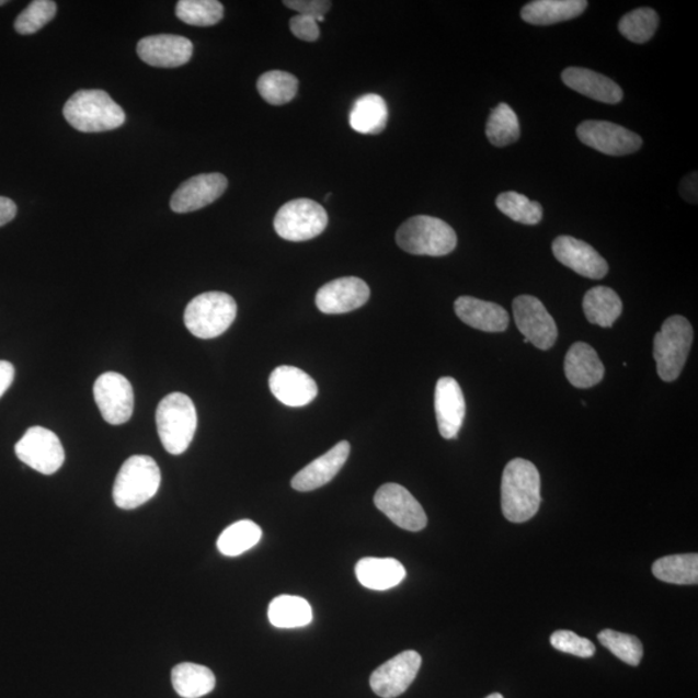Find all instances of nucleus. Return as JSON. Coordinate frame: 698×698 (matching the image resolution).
Returning <instances> with one entry per match:
<instances>
[{
  "label": "nucleus",
  "mask_w": 698,
  "mask_h": 698,
  "mask_svg": "<svg viewBox=\"0 0 698 698\" xmlns=\"http://www.w3.org/2000/svg\"><path fill=\"white\" fill-rule=\"evenodd\" d=\"M227 188L228 179L219 172L191 178L180 185L172 196L171 210L176 214L201 210L220 198Z\"/></svg>",
  "instance_id": "nucleus-15"
},
{
  "label": "nucleus",
  "mask_w": 698,
  "mask_h": 698,
  "mask_svg": "<svg viewBox=\"0 0 698 698\" xmlns=\"http://www.w3.org/2000/svg\"><path fill=\"white\" fill-rule=\"evenodd\" d=\"M328 222L325 208L312 199L299 198L281 207L273 225L281 239L304 242L320 236Z\"/></svg>",
  "instance_id": "nucleus-8"
},
{
  "label": "nucleus",
  "mask_w": 698,
  "mask_h": 698,
  "mask_svg": "<svg viewBox=\"0 0 698 698\" xmlns=\"http://www.w3.org/2000/svg\"><path fill=\"white\" fill-rule=\"evenodd\" d=\"M5 3V0H0V5H4Z\"/></svg>",
  "instance_id": "nucleus-47"
},
{
  "label": "nucleus",
  "mask_w": 698,
  "mask_h": 698,
  "mask_svg": "<svg viewBox=\"0 0 698 698\" xmlns=\"http://www.w3.org/2000/svg\"><path fill=\"white\" fill-rule=\"evenodd\" d=\"M161 470L149 456L128 458L117 474L113 500L122 510H135L152 500L161 487Z\"/></svg>",
  "instance_id": "nucleus-5"
},
{
  "label": "nucleus",
  "mask_w": 698,
  "mask_h": 698,
  "mask_svg": "<svg viewBox=\"0 0 698 698\" xmlns=\"http://www.w3.org/2000/svg\"><path fill=\"white\" fill-rule=\"evenodd\" d=\"M171 679L176 694L183 698L204 697L213 693L216 685L210 668L192 662H184L172 668Z\"/></svg>",
  "instance_id": "nucleus-29"
},
{
  "label": "nucleus",
  "mask_w": 698,
  "mask_h": 698,
  "mask_svg": "<svg viewBox=\"0 0 698 698\" xmlns=\"http://www.w3.org/2000/svg\"><path fill=\"white\" fill-rule=\"evenodd\" d=\"M93 396L106 423L119 426L131 420L134 390L131 384L119 373H104L93 386Z\"/></svg>",
  "instance_id": "nucleus-11"
},
{
  "label": "nucleus",
  "mask_w": 698,
  "mask_h": 698,
  "mask_svg": "<svg viewBox=\"0 0 698 698\" xmlns=\"http://www.w3.org/2000/svg\"><path fill=\"white\" fill-rule=\"evenodd\" d=\"M18 214V206L12 199L0 197V227L9 225Z\"/></svg>",
  "instance_id": "nucleus-45"
},
{
  "label": "nucleus",
  "mask_w": 698,
  "mask_h": 698,
  "mask_svg": "<svg viewBox=\"0 0 698 698\" xmlns=\"http://www.w3.org/2000/svg\"><path fill=\"white\" fill-rule=\"evenodd\" d=\"M577 136L585 146L608 156H628L643 146L636 133L606 121H586L577 128Z\"/></svg>",
  "instance_id": "nucleus-13"
},
{
  "label": "nucleus",
  "mask_w": 698,
  "mask_h": 698,
  "mask_svg": "<svg viewBox=\"0 0 698 698\" xmlns=\"http://www.w3.org/2000/svg\"><path fill=\"white\" fill-rule=\"evenodd\" d=\"M455 311L466 325L487 333H502L508 328L510 318L506 309L492 301L460 297L456 300Z\"/></svg>",
  "instance_id": "nucleus-23"
},
{
  "label": "nucleus",
  "mask_w": 698,
  "mask_h": 698,
  "mask_svg": "<svg viewBox=\"0 0 698 698\" xmlns=\"http://www.w3.org/2000/svg\"><path fill=\"white\" fill-rule=\"evenodd\" d=\"M261 96L271 105H285L297 96L299 81L287 71L271 70L258 79L256 84Z\"/></svg>",
  "instance_id": "nucleus-34"
},
{
  "label": "nucleus",
  "mask_w": 698,
  "mask_h": 698,
  "mask_svg": "<svg viewBox=\"0 0 698 698\" xmlns=\"http://www.w3.org/2000/svg\"><path fill=\"white\" fill-rule=\"evenodd\" d=\"M551 645L560 652L570 653L581 659H590L595 654L594 643L573 631L559 630L553 632Z\"/></svg>",
  "instance_id": "nucleus-40"
},
{
  "label": "nucleus",
  "mask_w": 698,
  "mask_h": 698,
  "mask_svg": "<svg viewBox=\"0 0 698 698\" xmlns=\"http://www.w3.org/2000/svg\"><path fill=\"white\" fill-rule=\"evenodd\" d=\"M399 248L413 255L445 256L457 248V234L448 222L434 216L408 219L396 233Z\"/></svg>",
  "instance_id": "nucleus-4"
},
{
  "label": "nucleus",
  "mask_w": 698,
  "mask_h": 698,
  "mask_svg": "<svg viewBox=\"0 0 698 698\" xmlns=\"http://www.w3.org/2000/svg\"><path fill=\"white\" fill-rule=\"evenodd\" d=\"M138 55L150 67L179 68L191 61L193 43L180 35H150L139 42Z\"/></svg>",
  "instance_id": "nucleus-19"
},
{
  "label": "nucleus",
  "mask_w": 698,
  "mask_h": 698,
  "mask_svg": "<svg viewBox=\"0 0 698 698\" xmlns=\"http://www.w3.org/2000/svg\"><path fill=\"white\" fill-rule=\"evenodd\" d=\"M18 458L31 469L43 474H53L61 469L65 450L60 438L53 431L35 426L14 446Z\"/></svg>",
  "instance_id": "nucleus-9"
},
{
  "label": "nucleus",
  "mask_w": 698,
  "mask_h": 698,
  "mask_svg": "<svg viewBox=\"0 0 698 698\" xmlns=\"http://www.w3.org/2000/svg\"><path fill=\"white\" fill-rule=\"evenodd\" d=\"M680 194L683 198L689 201L690 204H696L697 201V172L688 175L685 180H682Z\"/></svg>",
  "instance_id": "nucleus-44"
},
{
  "label": "nucleus",
  "mask_w": 698,
  "mask_h": 698,
  "mask_svg": "<svg viewBox=\"0 0 698 698\" xmlns=\"http://www.w3.org/2000/svg\"><path fill=\"white\" fill-rule=\"evenodd\" d=\"M513 311L517 329L528 343L542 351L553 347L558 340L557 322L541 300L520 295L514 300Z\"/></svg>",
  "instance_id": "nucleus-10"
},
{
  "label": "nucleus",
  "mask_w": 698,
  "mask_h": 698,
  "mask_svg": "<svg viewBox=\"0 0 698 698\" xmlns=\"http://www.w3.org/2000/svg\"><path fill=\"white\" fill-rule=\"evenodd\" d=\"M422 657L419 652L405 651L379 666L370 676L374 694L394 698L404 694L419 675Z\"/></svg>",
  "instance_id": "nucleus-14"
},
{
  "label": "nucleus",
  "mask_w": 698,
  "mask_h": 698,
  "mask_svg": "<svg viewBox=\"0 0 698 698\" xmlns=\"http://www.w3.org/2000/svg\"><path fill=\"white\" fill-rule=\"evenodd\" d=\"M565 376L577 388L599 385L604 378V365L596 351L586 343H574L565 357Z\"/></svg>",
  "instance_id": "nucleus-24"
},
{
  "label": "nucleus",
  "mask_w": 698,
  "mask_h": 698,
  "mask_svg": "<svg viewBox=\"0 0 698 698\" xmlns=\"http://www.w3.org/2000/svg\"><path fill=\"white\" fill-rule=\"evenodd\" d=\"M56 12L57 5L53 0H34L19 14L14 28L21 35L37 33L55 18Z\"/></svg>",
  "instance_id": "nucleus-39"
},
{
  "label": "nucleus",
  "mask_w": 698,
  "mask_h": 698,
  "mask_svg": "<svg viewBox=\"0 0 698 698\" xmlns=\"http://www.w3.org/2000/svg\"><path fill=\"white\" fill-rule=\"evenodd\" d=\"M262 529L251 520L237 522L222 531L218 539V549L222 556L234 558L253 549L261 541Z\"/></svg>",
  "instance_id": "nucleus-32"
},
{
  "label": "nucleus",
  "mask_w": 698,
  "mask_h": 698,
  "mask_svg": "<svg viewBox=\"0 0 698 698\" xmlns=\"http://www.w3.org/2000/svg\"><path fill=\"white\" fill-rule=\"evenodd\" d=\"M14 379V366L0 359V398L9 390Z\"/></svg>",
  "instance_id": "nucleus-43"
},
{
  "label": "nucleus",
  "mask_w": 698,
  "mask_h": 698,
  "mask_svg": "<svg viewBox=\"0 0 698 698\" xmlns=\"http://www.w3.org/2000/svg\"><path fill=\"white\" fill-rule=\"evenodd\" d=\"M388 122V107L384 98L368 93L358 98L350 113V125L356 133L377 135L384 133Z\"/></svg>",
  "instance_id": "nucleus-27"
},
{
  "label": "nucleus",
  "mask_w": 698,
  "mask_h": 698,
  "mask_svg": "<svg viewBox=\"0 0 698 698\" xmlns=\"http://www.w3.org/2000/svg\"><path fill=\"white\" fill-rule=\"evenodd\" d=\"M284 4L301 16L312 18L316 21L325 16L331 9V2L327 0H285Z\"/></svg>",
  "instance_id": "nucleus-41"
},
{
  "label": "nucleus",
  "mask_w": 698,
  "mask_h": 698,
  "mask_svg": "<svg viewBox=\"0 0 698 698\" xmlns=\"http://www.w3.org/2000/svg\"><path fill=\"white\" fill-rule=\"evenodd\" d=\"M495 206L511 220L525 226H536L543 218V208L536 201H530L517 192L501 193L495 199Z\"/></svg>",
  "instance_id": "nucleus-35"
},
{
  "label": "nucleus",
  "mask_w": 698,
  "mask_h": 698,
  "mask_svg": "<svg viewBox=\"0 0 698 698\" xmlns=\"http://www.w3.org/2000/svg\"><path fill=\"white\" fill-rule=\"evenodd\" d=\"M197 410L190 396L174 392L157 408L158 436L165 451L179 456L190 448L197 430Z\"/></svg>",
  "instance_id": "nucleus-3"
},
{
  "label": "nucleus",
  "mask_w": 698,
  "mask_h": 698,
  "mask_svg": "<svg viewBox=\"0 0 698 698\" xmlns=\"http://www.w3.org/2000/svg\"><path fill=\"white\" fill-rule=\"evenodd\" d=\"M654 577L667 584L697 585L698 556L697 553H682L661 558L652 567Z\"/></svg>",
  "instance_id": "nucleus-31"
},
{
  "label": "nucleus",
  "mask_w": 698,
  "mask_h": 698,
  "mask_svg": "<svg viewBox=\"0 0 698 698\" xmlns=\"http://www.w3.org/2000/svg\"><path fill=\"white\" fill-rule=\"evenodd\" d=\"M485 135L496 148L507 147L519 140V118L510 105L501 103L494 107L487 122Z\"/></svg>",
  "instance_id": "nucleus-33"
},
{
  "label": "nucleus",
  "mask_w": 698,
  "mask_h": 698,
  "mask_svg": "<svg viewBox=\"0 0 698 698\" xmlns=\"http://www.w3.org/2000/svg\"><path fill=\"white\" fill-rule=\"evenodd\" d=\"M659 26V14L652 9H638L625 14L618 24V31L626 39L642 45L652 39Z\"/></svg>",
  "instance_id": "nucleus-37"
},
{
  "label": "nucleus",
  "mask_w": 698,
  "mask_h": 698,
  "mask_svg": "<svg viewBox=\"0 0 698 698\" xmlns=\"http://www.w3.org/2000/svg\"><path fill=\"white\" fill-rule=\"evenodd\" d=\"M552 253L558 261L580 276L592 279L606 277L608 263L588 243L571 236H560L552 242Z\"/></svg>",
  "instance_id": "nucleus-17"
},
{
  "label": "nucleus",
  "mask_w": 698,
  "mask_h": 698,
  "mask_svg": "<svg viewBox=\"0 0 698 698\" xmlns=\"http://www.w3.org/2000/svg\"><path fill=\"white\" fill-rule=\"evenodd\" d=\"M584 312L590 323L610 328L622 313V301L615 290L607 286H596L584 298Z\"/></svg>",
  "instance_id": "nucleus-28"
},
{
  "label": "nucleus",
  "mask_w": 698,
  "mask_h": 698,
  "mask_svg": "<svg viewBox=\"0 0 698 698\" xmlns=\"http://www.w3.org/2000/svg\"><path fill=\"white\" fill-rule=\"evenodd\" d=\"M435 412L438 431L446 440L457 438L466 416V400L455 378L438 379L435 390Z\"/></svg>",
  "instance_id": "nucleus-18"
},
{
  "label": "nucleus",
  "mask_w": 698,
  "mask_h": 698,
  "mask_svg": "<svg viewBox=\"0 0 698 698\" xmlns=\"http://www.w3.org/2000/svg\"><path fill=\"white\" fill-rule=\"evenodd\" d=\"M694 343V328L683 316H672L654 336L653 356L662 380L674 381L685 368Z\"/></svg>",
  "instance_id": "nucleus-7"
},
{
  "label": "nucleus",
  "mask_w": 698,
  "mask_h": 698,
  "mask_svg": "<svg viewBox=\"0 0 698 698\" xmlns=\"http://www.w3.org/2000/svg\"><path fill=\"white\" fill-rule=\"evenodd\" d=\"M64 117L81 133H105L125 124L126 114L102 90H82L75 93L64 106Z\"/></svg>",
  "instance_id": "nucleus-2"
},
{
  "label": "nucleus",
  "mask_w": 698,
  "mask_h": 698,
  "mask_svg": "<svg viewBox=\"0 0 698 698\" xmlns=\"http://www.w3.org/2000/svg\"><path fill=\"white\" fill-rule=\"evenodd\" d=\"M271 392L275 398L290 408H301L319 394L318 385L307 373L294 366H278L270 377Z\"/></svg>",
  "instance_id": "nucleus-20"
},
{
  "label": "nucleus",
  "mask_w": 698,
  "mask_h": 698,
  "mask_svg": "<svg viewBox=\"0 0 698 698\" xmlns=\"http://www.w3.org/2000/svg\"><path fill=\"white\" fill-rule=\"evenodd\" d=\"M356 577L364 587L386 592L407 577L404 565L391 558H364L356 564Z\"/></svg>",
  "instance_id": "nucleus-25"
},
{
  "label": "nucleus",
  "mask_w": 698,
  "mask_h": 698,
  "mask_svg": "<svg viewBox=\"0 0 698 698\" xmlns=\"http://www.w3.org/2000/svg\"><path fill=\"white\" fill-rule=\"evenodd\" d=\"M587 5L586 0H536L524 5L522 19L530 25H553L581 16Z\"/></svg>",
  "instance_id": "nucleus-26"
},
{
  "label": "nucleus",
  "mask_w": 698,
  "mask_h": 698,
  "mask_svg": "<svg viewBox=\"0 0 698 698\" xmlns=\"http://www.w3.org/2000/svg\"><path fill=\"white\" fill-rule=\"evenodd\" d=\"M567 88L604 104L622 102L623 92L610 78L585 68H567L561 75Z\"/></svg>",
  "instance_id": "nucleus-22"
},
{
  "label": "nucleus",
  "mask_w": 698,
  "mask_h": 698,
  "mask_svg": "<svg viewBox=\"0 0 698 698\" xmlns=\"http://www.w3.org/2000/svg\"><path fill=\"white\" fill-rule=\"evenodd\" d=\"M370 298V287L358 277H342L323 285L316 295L322 313L342 314L363 307Z\"/></svg>",
  "instance_id": "nucleus-16"
},
{
  "label": "nucleus",
  "mask_w": 698,
  "mask_h": 698,
  "mask_svg": "<svg viewBox=\"0 0 698 698\" xmlns=\"http://www.w3.org/2000/svg\"><path fill=\"white\" fill-rule=\"evenodd\" d=\"M236 316V300L226 293L211 291L198 295L186 306L184 323L199 340H213L226 333Z\"/></svg>",
  "instance_id": "nucleus-6"
},
{
  "label": "nucleus",
  "mask_w": 698,
  "mask_h": 698,
  "mask_svg": "<svg viewBox=\"0 0 698 698\" xmlns=\"http://www.w3.org/2000/svg\"><path fill=\"white\" fill-rule=\"evenodd\" d=\"M312 617L311 604L300 596L281 595L270 604V622L278 629L304 628Z\"/></svg>",
  "instance_id": "nucleus-30"
},
{
  "label": "nucleus",
  "mask_w": 698,
  "mask_h": 698,
  "mask_svg": "<svg viewBox=\"0 0 698 698\" xmlns=\"http://www.w3.org/2000/svg\"><path fill=\"white\" fill-rule=\"evenodd\" d=\"M597 639L625 664L638 666L643 659V644L634 636L607 629L599 632Z\"/></svg>",
  "instance_id": "nucleus-38"
},
{
  "label": "nucleus",
  "mask_w": 698,
  "mask_h": 698,
  "mask_svg": "<svg viewBox=\"0 0 698 698\" xmlns=\"http://www.w3.org/2000/svg\"><path fill=\"white\" fill-rule=\"evenodd\" d=\"M374 503L401 529L420 531L427 527V515L421 503L404 487L393 483L381 485Z\"/></svg>",
  "instance_id": "nucleus-12"
},
{
  "label": "nucleus",
  "mask_w": 698,
  "mask_h": 698,
  "mask_svg": "<svg viewBox=\"0 0 698 698\" xmlns=\"http://www.w3.org/2000/svg\"><path fill=\"white\" fill-rule=\"evenodd\" d=\"M176 16L193 26H213L225 18V7L218 0H180Z\"/></svg>",
  "instance_id": "nucleus-36"
},
{
  "label": "nucleus",
  "mask_w": 698,
  "mask_h": 698,
  "mask_svg": "<svg viewBox=\"0 0 698 698\" xmlns=\"http://www.w3.org/2000/svg\"><path fill=\"white\" fill-rule=\"evenodd\" d=\"M351 445L348 442L337 443L325 455L314 459L305 467L291 480V487L298 492H312L330 483L350 457Z\"/></svg>",
  "instance_id": "nucleus-21"
},
{
  "label": "nucleus",
  "mask_w": 698,
  "mask_h": 698,
  "mask_svg": "<svg viewBox=\"0 0 698 698\" xmlns=\"http://www.w3.org/2000/svg\"><path fill=\"white\" fill-rule=\"evenodd\" d=\"M290 31L298 39L314 42L320 38V27L318 21L312 18L297 14L290 20Z\"/></svg>",
  "instance_id": "nucleus-42"
},
{
  "label": "nucleus",
  "mask_w": 698,
  "mask_h": 698,
  "mask_svg": "<svg viewBox=\"0 0 698 698\" xmlns=\"http://www.w3.org/2000/svg\"><path fill=\"white\" fill-rule=\"evenodd\" d=\"M487 698H505V697H503L501 694H493L491 696H488Z\"/></svg>",
  "instance_id": "nucleus-46"
},
{
  "label": "nucleus",
  "mask_w": 698,
  "mask_h": 698,
  "mask_svg": "<svg viewBox=\"0 0 698 698\" xmlns=\"http://www.w3.org/2000/svg\"><path fill=\"white\" fill-rule=\"evenodd\" d=\"M502 511L511 523H525L536 516L541 506V477L527 459L516 458L503 471Z\"/></svg>",
  "instance_id": "nucleus-1"
}]
</instances>
